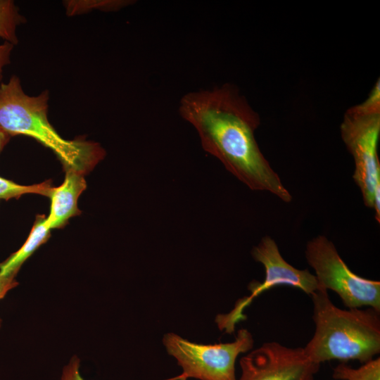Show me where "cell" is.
Masks as SVG:
<instances>
[{
  "mask_svg": "<svg viewBox=\"0 0 380 380\" xmlns=\"http://www.w3.org/2000/svg\"><path fill=\"white\" fill-rule=\"evenodd\" d=\"M305 255L320 288L336 293L348 308L367 306L380 312V281L353 272L326 236L309 241Z\"/></svg>",
  "mask_w": 380,
  "mask_h": 380,
  "instance_id": "4",
  "label": "cell"
},
{
  "mask_svg": "<svg viewBox=\"0 0 380 380\" xmlns=\"http://www.w3.org/2000/svg\"><path fill=\"white\" fill-rule=\"evenodd\" d=\"M18 285L15 277H5L0 274V300L7 294V293ZM1 320L0 319V327Z\"/></svg>",
  "mask_w": 380,
  "mask_h": 380,
  "instance_id": "18",
  "label": "cell"
},
{
  "mask_svg": "<svg viewBox=\"0 0 380 380\" xmlns=\"http://www.w3.org/2000/svg\"><path fill=\"white\" fill-rule=\"evenodd\" d=\"M80 360L74 357L64 368L61 380H84L79 372Z\"/></svg>",
  "mask_w": 380,
  "mask_h": 380,
  "instance_id": "16",
  "label": "cell"
},
{
  "mask_svg": "<svg viewBox=\"0 0 380 380\" xmlns=\"http://www.w3.org/2000/svg\"><path fill=\"white\" fill-rule=\"evenodd\" d=\"M351 110L365 114L380 113V82H376L369 96L360 104L350 108Z\"/></svg>",
  "mask_w": 380,
  "mask_h": 380,
  "instance_id": "15",
  "label": "cell"
},
{
  "mask_svg": "<svg viewBox=\"0 0 380 380\" xmlns=\"http://www.w3.org/2000/svg\"><path fill=\"white\" fill-rule=\"evenodd\" d=\"M128 0H69L63 4L66 14L70 16L87 13L92 10L117 11L132 4Z\"/></svg>",
  "mask_w": 380,
  "mask_h": 380,
  "instance_id": "13",
  "label": "cell"
},
{
  "mask_svg": "<svg viewBox=\"0 0 380 380\" xmlns=\"http://www.w3.org/2000/svg\"><path fill=\"white\" fill-rule=\"evenodd\" d=\"M47 90L30 96L23 89L20 78L13 75L0 84V126L10 137H30L51 149L65 170L87 172L105 156L98 144L81 139L68 140L59 135L47 118Z\"/></svg>",
  "mask_w": 380,
  "mask_h": 380,
  "instance_id": "3",
  "label": "cell"
},
{
  "mask_svg": "<svg viewBox=\"0 0 380 380\" xmlns=\"http://www.w3.org/2000/svg\"><path fill=\"white\" fill-rule=\"evenodd\" d=\"M86 188L83 174L65 170L63 182L59 186L53 187L49 196L51 207L46 223L50 229L63 227L70 217L80 214L77 201Z\"/></svg>",
  "mask_w": 380,
  "mask_h": 380,
  "instance_id": "9",
  "label": "cell"
},
{
  "mask_svg": "<svg viewBox=\"0 0 380 380\" xmlns=\"http://www.w3.org/2000/svg\"><path fill=\"white\" fill-rule=\"evenodd\" d=\"M50 231L46 223V217L44 215L37 216L23 246L0 263V274L5 277H15L23 262L48 240Z\"/></svg>",
  "mask_w": 380,
  "mask_h": 380,
  "instance_id": "10",
  "label": "cell"
},
{
  "mask_svg": "<svg viewBox=\"0 0 380 380\" xmlns=\"http://www.w3.org/2000/svg\"><path fill=\"white\" fill-rule=\"evenodd\" d=\"M10 136H8L0 126V153L3 150L5 145L8 143Z\"/></svg>",
  "mask_w": 380,
  "mask_h": 380,
  "instance_id": "19",
  "label": "cell"
},
{
  "mask_svg": "<svg viewBox=\"0 0 380 380\" xmlns=\"http://www.w3.org/2000/svg\"><path fill=\"white\" fill-rule=\"evenodd\" d=\"M253 259L265 267V277L262 282L251 281L248 289L251 294L239 299L233 310L227 314L218 315L215 322L220 330L232 334L235 325L246 318L243 310L262 291L278 286H288L299 289L309 296L319 289V286L315 274L308 270H298L281 256L277 244L271 237H263L251 251Z\"/></svg>",
  "mask_w": 380,
  "mask_h": 380,
  "instance_id": "6",
  "label": "cell"
},
{
  "mask_svg": "<svg viewBox=\"0 0 380 380\" xmlns=\"http://www.w3.org/2000/svg\"><path fill=\"white\" fill-rule=\"evenodd\" d=\"M332 377L337 380H380V358L372 359L359 368L343 362L334 369Z\"/></svg>",
  "mask_w": 380,
  "mask_h": 380,
  "instance_id": "12",
  "label": "cell"
},
{
  "mask_svg": "<svg viewBox=\"0 0 380 380\" xmlns=\"http://www.w3.org/2000/svg\"><path fill=\"white\" fill-rule=\"evenodd\" d=\"M163 341L167 353L177 359L183 369L179 376L171 380H237L236 358L252 349L254 344L252 334L246 329H239L232 343L198 344L173 333L165 334Z\"/></svg>",
  "mask_w": 380,
  "mask_h": 380,
  "instance_id": "5",
  "label": "cell"
},
{
  "mask_svg": "<svg viewBox=\"0 0 380 380\" xmlns=\"http://www.w3.org/2000/svg\"><path fill=\"white\" fill-rule=\"evenodd\" d=\"M342 139L355 163L353 178L360 188L365 205L374 208V191L380 163L377 148L380 113L365 114L349 108L340 127Z\"/></svg>",
  "mask_w": 380,
  "mask_h": 380,
  "instance_id": "7",
  "label": "cell"
},
{
  "mask_svg": "<svg viewBox=\"0 0 380 380\" xmlns=\"http://www.w3.org/2000/svg\"><path fill=\"white\" fill-rule=\"evenodd\" d=\"M14 45L5 42L0 44V82L3 78V71L5 66L11 63V55Z\"/></svg>",
  "mask_w": 380,
  "mask_h": 380,
  "instance_id": "17",
  "label": "cell"
},
{
  "mask_svg": "<svg viewBox=\"0 0 380 380\" xmlns=\"http://www.w3.org/2000/svg\"><path fill=\"white\" fill-rule=\"evenodd\" d=\"M237 380H314L319 369L303 348H290L275 341L264 343L239 361Z\"/></svg>",
  "mask_w": 380,
  "mask_h": 380,
  "instance_id": "8",
  "label": "cell"
},
{
  "mask_svg": "<svg viewBox=\"0 0 380 380\" xmlns=\"http://www.w3.org/2000/svg\"><path fill=\"white\" fill-rule=\"evenodd\" d=\"M25 21L13 1L0 0V39L14 46L17 44V28Z\"/></svg>",
  "mask_w": 380,
  "mask_h": 380,
  "instance_id": "11",
  "label": "cell"
},
{
  "mask_svg": "<svg viewBox=\"0 0 380 380\" xmlns=\"http://www.w3.org/2000/svg\"><path fill=\"white\" fill-rule=\"evenodd\" d=\"M52 188L49 181L33 185H21L0 177V199L6 201L27 194L49 196Z\"/></svg>",
  "mask_w": 380,
  "mask_h": 380,
  "instance_id": "14",
  "label": "cell"
},
{
  "mask_svg": "<svg viewBox=\"0 0 380 380\" xmlns=\"http://www.w3.org/2000/svg\"><path fill=\"white\" fill-rule=\"evenodd\" d=\"M315 332L303 348L312 362L330 360L365 363L380 353V312L336 307L327 290L320 288L311 296Z\"/></svg>",
  "mask_w": 380,
  "mask_h": 380,
  "instance_id": "2",
  "label": "cell"
},
{
  "mask_svg": "<svg viewBox=\"0 0 380 380\" xmlns=\"http://www.w3.org/2000/svg\"><path fill=\"white\" fill-rule=\"evenodd\" d=\"M179 113L196 130L203 149L251 190L291 201L255 140L259 115L236 87L226 83L188 92L180 99Z\"/></svg>",
  "mask_w": 380,
  "mask_h": 380,
  "instance_id": "1",
  "label": "cell"
}]
</instances>
